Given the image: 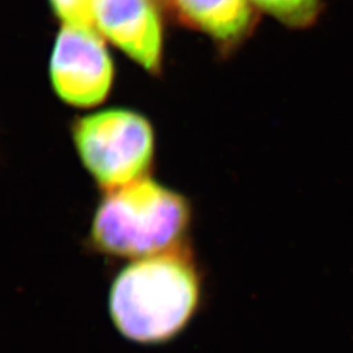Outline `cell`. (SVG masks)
Here are the masks:
<instances>
[{
    "mask_svg": "<svg viewBox=\"0 0 353 353\" xmlns=\"http://www.w3.org/2000/svg\"><path fill=\"white\" fill-rule=\"evenodd\" d=\"M55 16L63 26L94 29L99 0H49ZM96 30V29H94Z\"/></svg>",
    "mask_w": 353,
    "mask_h": 353,
    "instance_id": "ba28073f",
    "label": "cell"
},
{
    "mask_svg": "<svg viewBox=\"0 0 353 353\" xmlns=\"http://www.w3.org/2000/svg\"><path fill=\"white\" fill-rule=\"evenodd\" d=\"M201 275L189 249L132 261L114 279L109 313L128 341L161 344L189 325L201 303Z\"/></svg>",
    "mask_w": 353,
    "mask_h": 353,
    "instance_id": "6da1fadb",
    "label": "cell"
},
{
    "mask_svg": "<svg viewBox=\"0 0 353 353\" xmlns=\"http://www.w3.org/2000/svg\"><path fill=\"white\" fill-rule=\"evenodd\" d=\"M178 19L212 38L223 48H233L252 33L255 7L252 0H170Z\"/></svg>",
    "mask_w": 353,
    "mask_h": 353,
    "instance_id": "8992f818",
    "label": "cell"
},
{
    "mask_svg": "<svg viewBox=\"0 0 353 353\" xmlns=\"http://www.w3.org/2000/svg\"><path fill=\"white\" fill-rule=\"evenodd\" d=\"M94 29L143 70H161L164 28L153 0H99Z\"/></svg>",
    "mask_w": 353,
    "mask_h": 353,
    "instance_id": "5b68a950",
    "label": "cell"
},
{
    "mask_svg": "<svg viewBox=\"0 0 353 353\" xmlns=\"http://www.w3.org/2000/svg\"><path fill=\"white\" fill-rule=\"evenodd\" d=\"M72 139L87 172L105 191L138 181L154 157V131L143 114L113 108L75 121Z\"/></svg>",
    "mask_w": 353,
    "mask_h": 353,
    "instance_id": "3957f363",
    "label": "cell"
},
{
    "mask_svg": "<svg viewBox=\"0 0 353 353\" xmlns=\"http://www.w3.org/2000/svg\"><path fill=\"white\" fill-rule=\"evenodd\" d=\"M190 221L183 195L143 176L105 191L92 219L89 245L103 255L137 261L183 245Z\"/></svg>",
    "mask_w": 353,
    "mask_h": 353,
    "instance_id": "7a4b0ae2",
    "label": "cell"
},
{
    "mask_svg": "<svg viewBox=\"0 0 353 353\" xmlns=\"http://www.w3.org/2000/svg\"><path fill=\"white\" fill-rule=\"evenodd\" d=\"M114 63L103 38L88 28L63 26L51 51V85L62 101L92 108L105 101L114 83Z\"/></svg>",
    "mask_w": 353,
    "mask_h": 353,
    "instance_id": "277c9868",
    "label": "cell"
},
{
    "mask_svg": "<svg viewBox=\"0 0 353 353\" xmlns=\"http://www.w3.org/2000/svg\"><path fill=\"white\" fill-rule=\"evenodd\" d=\"M322 0H252L254 7L290 28H306L316 21Z\"/></svg>",
    "mask_w": 353,
    "mask_h": 353,
    "instance_id": "52a82bcc",
    "label": "cell"
}]
</instances>
